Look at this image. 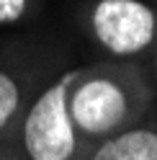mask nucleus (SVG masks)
Wrapping results in <instances>:
<instances>
[{
  "mask_svg": "<svg viewBox=\"0 0 157 160\" xmlns=\"http://www.w3.org/2000/svg\"><path fill=\"white\" fill-rule=\"evenodd\" d=\"M150 106V88L131 65L77 70L67 88V114L88 145L131 129Z\"/></svg>",
  "mask_w": 157,
  "mask_h": 160,
  "instance_id": "f257e3e1",
  "label": "nucleus"
},
{
  "mask_svg": "<svg viewBox=\"0 0 157 160\" xmlns=\"http://www.w3.org/2000/svg\"><path fill=\"white\" fill-rule=\"evenodd\" d=\"M75 72L62 75L36 98L28 111L23 124V145L31 160H83L90 150L67 114V88Z\"/></svg>",
  "mask_w": 157,
  "mask_h": 160,
  "instance_id": "f03ea898",
  "label": "nucleus"
},
{
  "mask_svg": "<svg viewBox=\"0 0 157 160\" xmlns=\"http://www.w3.org/2000/svg\"><path fill=\"white\" fill-rule=\"evenodd\" d=\"M93 28L113 54H134L152 42L157 18L139 0H101L93 11Z\"/></svg>",
  "mask_w": 157,
  "mask_h": 160,
  "instance_id": "7ed1b4c3",
  "label": "nucleus"
},
{
  "mask_svg": "<svg viewBox=\"0 0 157 160\" xmlns=\"http://www.w3.org/2000/svg\"><path fill=\"white\" fill-rule=\"evenodd\" d=\"M90 160H157V132L131 127L126 132L103 139Z\"/></svg>",
  "mask_w": 157,
  "mask_h": 160,
  "instance_id": "20e7f679",
  "label": "nucleus"
},
{
  "mask_svg": "<svg viewBox=\"0 0 157 160\" xmlns=\"http://www.w3.org/2000/svg\"><path fill=\"white\" fill-rule=\"evenodd\" d=\"M18 103H21V96H18V88L13 83V78L0 72V129L8 127V122L18 111Z\"/></svg>",
  "mask_w": 157,
  "mask_h": 160,
  "instance_id": "39448f33",
  "label": "nucleus"
},
{
  "mask_svg": "<svg viewBox=\"0 0 157 160\" xmlns=\"http://www.w3.org/2000/svg\"><path fill=\"white\" fill-rule=\"evenodd\" d=\"M26 11V0H0V23L18 21Z\"/></svg>",
  "mask_w": 157,
  "mask_h": 160,
  "instance_id": "423d86ee",
  "label": "nucleus"
},
{
  "mask_svg": "<svg viewBox=\"0 0 157 160\" xmlns=\"http://www.w3.org/2000/svg\"><path fill=\"white\" fill-rule=\"evenodd\" d=\"M0 160H18V158H8V155H0Z\"/></svg>",
  "mask_w": 157,
  "mask_h": 160,
  "instance_id": "0eeeda50",
  "label": "nucleus"
},
{
  "mask_svg": "<svg viewBox=\"0 0 157 160\" xmlns=\"http://www.w3.org/2000/svg\"><path fill=\"white\" fill-rule=\"evenodd\" d=\"M155 67H157V65H155Z\"/></svg>",
  "mask_w": 157,
  "mask_h": 160,
  "instance_id": "6e6552de",
  "label": "nucleus"
}]
</instances>
